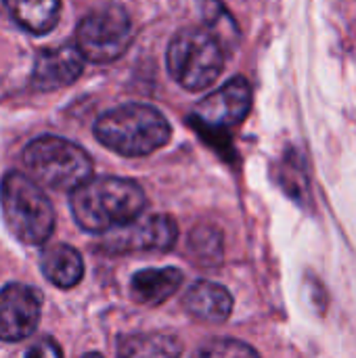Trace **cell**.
Returning a JSON list of instances; mask_svg holds the SVG:
<instances>
[{
    "label": "cell",
    "mask_w": 356,
    "mask_h": 358,
    "mask_svg": "<svg viewBox=\"0 0 356 358\" xmlns=\"http://www.w3.org/2000/svg\"><path fill=\"white\" fill-rule=\"evenodd\" d=\"M71 214L88 233H111L141 218L147 208L143 187L130 178L99 176L71 191Z\"/></svg>",
    "instance_id": "1"
},
{
    "label": "cell",
    "mask_w": 356,
    "mask_h": 358,
    "mask_svg": "<svg viewBox=\"0 0 356 358\" xmlns=\"http://www.w3.org/2000/svg\"><path fill=\"white\" fill-rule=\"evenodd\" d=\"M94 136L124 157H145L168 145L172 128L155 107L128 103L105 111L94 122Z\"/></svg>",
    "instance_id": "2"
},
{
    "label": "cell",
    "mask_w": 356,
    "mask_h": 358,
    "mask_svg": "<svg viewBox=\"0 0 356 358\" xmlns=\"http://www.w3.org/2000/svg\"><path fill=\"white\" fill-rule=\"evenodd\" d=\"M0 208L6 229L25 245H42L55 231L52 203L31 176L6 172L0 182Z\"/></svg>",
    "instance_id": "3"
},
{
    "label": "cell",
    "mask_w": 356,
    "mask_h": 358,
    "mask_svg": "<svg viewBox=\"0 0 356 358\" xmlns=\"http://www.w3.org/2000/svg\"><path fill=\"white\" fill-rule=\"evenodd\" d=\"M227 48L208 27L180 29L168 44V73L183 88L197 92L212 86L225 67Z\"/></svg>",
    "instance_id": "4"
},
{
    "label": "cell",
    "mask_w": 356,
    "mask_h": 358,
    "mask_svg": "<svg viewBox=\"0 0 356 358\" xmlns=\"http://www.w3.org/2000/svg\"><path fill=\"white\" fill-rule=\"evenodd\" d=\"M29 176L46 189L76 191L92 178V159L76 143L61 136H38L23 151Z\"/></svg>",
    "instance_id": "5"
},
{
    "label": "cell",
    "mask_w": 356,
    "mask_h": 358,
    "mask_svg": "<svg viewBox=\"0 0 356 358\" xmlns=\"http://www.w3.org/2000/svg\"><path fill=\"white\" fill-rule=\"evenodd\" d=\"M132 19L120 4H105L88 13L76 27V46L90 63L120 59L132 44Z\"/></svg>",
    "instance_id": "6"
},
{
    "label": "cell",
    "mask_w": 356,
    "mask_h": 358,
    "mask_svg": "<svg viewBox=\"0 0 356 358\" xmlns=\"http://www.w3.org/2000/svg\"><path fill=\"white\" fill-rule=\"evenodd\" d=\"M252 101V84L243 76L231 78L193 107L191 124L206 134H227L248 117Z\"/></svg>",
    "instance_id": "7"
},
{
    "label": "cell",
    "mask_w": 356,
    "mask_h": 358,
    "mask_svg": "<svg viewBox=\"0 0 356 358\" xmlns=\"http://www.w3.org/2000/svg\"><path fill=\"white\" fill-rule=\"evenodd\" d=\"M178 239V224L172 216L153 214L111 231L103 248L111 254L128 252H168Z\"/></svg>",
    "instance_id": "8"
},
{
    "label": "cell",
    "mask_w": 356,
    "mask_h": 358,
    "mask_svg": "<svg viewBox=\"0 0 356 358\" xmlns=\"http://www.w3.org/2000/svg\"><path fill=\"white\" fill-rule=\"evenodd\" d=\"M40 296L21 283L0 289V342H21L40 323Z\"/></svg>",
    "instance_id": "9"
},
{
    "label": "cell",
    "mask_w": 356,
    "mask_h": 358,
    "mask_svg": "<svg viewBox=\"0 0 356 358\" xmlns=\"http://www.w3.org/2000/svg\"><path fill=\"white\" fill-rule=\"evenodd\" d=\"M84 55L76 44H63L55 48H42L36 55L31 82L36 90L50 92L73 84L84 71Z\"/></svg>",
    "instance_id": "10"
},
{
    "label": "cell",
    "mask_w": 356,
    "mask_h": 358,
    "mask_svg": "<svg viewBox=\"0 0 356 358\" xmlns=\"http://www.w3.org/2000/svg\"><path fill=\"white\" fill-rule=\"evenodd\" d=\"M185 308L204 323H225L233 310V296L227 287L212 281H197L185 296Z\"/></svg>",
    "instance_id": "11"
},
{
    "label": "cell",
    "mask_w": 356,
    "mask_h": 358,
    "mask_svg": "<svg viewBox=\"0 0 356 358\" xmlns=\"http://www.w3.org/2000/svg\"><path fill=\"white\" fill-rule=\"evenodd\" d=\"M183 285V273L178 268H145L130 281V294L138 304L159 306L174 296Z\"/></svg>",
    "instance_id": "12"
},
{
    "label": "cell",
    "mask_w": 356,
    "mask_h": 358,
    "mask_svg": "<svg viewBox=\"0 0 356 358\" xmlns=\"http://www.w3.org/2000/svg\"><path fill=\"white\" fill-rule=\"evenodd\" d=\"M42 273L52 285L71 289L84 277V260L71 245L55 243L48 245L42 254Z\"/></svg>",
    "instance_id": "13"
},
{
    "label": "cell",
    "mask_w": 356,
    "mask_h": 358,
    "mask_svg": "<svg viewBox=\"0 0 356 358\" xmlns=\"http://www.w3.org/2000/svg\"><path fill=\"white\" fill-rule=\"evenodd\" d=\"M10 17L25 31L42 36L59 23L61 0H4Z\"/></svg>",
    "instance_id": "14"
},
{
    "label": "cell",
    "mask_w": 356,
    "mask_h": 358,
    "mask_svg": "<svg viewBox=\"0 0 356 358\" xmlns=\"http://www.w3.org/2000/svg\"><path fill=\"white\" fill-rule=\"evenodd\" d=\"M120 358H180L183 344L168 334H132L122 338Z\"/></svg>",
    "instance_id": "15"
},
{
    "label": "cell",
    "mask_w": 356,
    "mask_h": 358,
    "mask_svg": "<svg viewBox=\"0 0 356 358\" xmlns=\"http://www.w3.org/2000/svg\"><path fill=\"white\" fill-rule=\"evenodd\" d=\"M199 6L204 10L208 29L218 36V40L227 50L233 48L239 40V27L235 19L225 10V6L218 0H199Z\"/></svg>",
    "instance_id": "16"
},
{
    "label": "cell",
    "mask_w": 356,
    "mask_h": 358,
    "mask_svg": "<svg viewBox=\"0 0 356 358\" xmlns=\"http://www.w3.org/2000/svg\"><path fill=\"white\" fill-rule=\"evenodd\" d=\"M191 252L197 260L214 264L222 258V235L214 227H197L191 233Z\"/></svg>",
    "instance_id": "17"
},
{
    "label": "cell",
    "mask_w": 356,
    "mask_h": 358,
    "mask_svg": "<svg viewBox=\"0 0 356 358\" xmlns=\"http://www.w3.org/2000/svg\"><path fill=\"white\" fill-rule=\"evenodd\" d=\"M191 358H260V355L245 342L218 338L201 344Z\"/></svg>",
    "instance_id": "18"
},
{
    "label": "cell",
    "mask_w": 356,
    "mask_h": 358,
    "mask_svg": "<svg viewBox=\"0 0 356 358\" xmlns=\"http://www.w3.org/2000/svg\"><path fill=\"white\" fill-rule=\"evenodd\" d=\"M25 358H63V352L52 338H42L27 350Z\"/></svg>",
    "instance_id": "19"
},
{
    "label": "cell",
    "mask_w": 356,
    "mask_h": 358,
    "mask_svg": "<svg viewBox=\"0 0 356 358\" xmlns=\"http://www.w3.org/2000/svg\"><path fill=\"white\" fill-rule=\"evenodd\" d=\"M82 358H103L101 355H97V352H90V355H84Z\"/></svg>",
    "instance_id": "20"
}]
</instances>
